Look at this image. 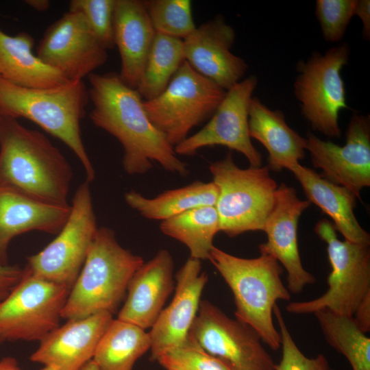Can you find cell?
I'll return each instance as SVG.
<instances>
[{
    "label": "cell",
    "mask_w": 370,
    "mask_h": 370,
    "mask_svg": "<svg viewBox=\"0 0 370 370\" xmlns=\"http://www.w3.org/2000/svg\"><path fill=\"white\" fill-rule=\"evenodd\" d=\"M273 315L279 327L282 349V359L275 365V370H332L323 354L308 358L301 352L290 334L278 304L274 306Z\"/></svg>",
    "instance_id": "e575fe53"
},
{
    "label": "cell",
    "mask_w": 370,
    "mask_h": 370,
    "mask_svg": "<svg viewBox=\"0 0 370 370\" xmlns=\"http://www.w3.org/2000/svg\"><path fill=\"white\" fill-rule=\"evenodd\" d=\"M208 260L230 287L236 306V319L252 328L273 350L281 346L273 322L279 300L289 301L291 293L281 279L283 268L268 255L243 258L214 246Z\"/></svg>",
    "instance_id": "277c9868"
},
{
    "label": "cell",
    "mask_w": 370,
    "mask_h": 370,
    "mask_svg": "<svg viewBox=\"0 0 370 370\" xmlns=\"http://www.w3.org/2000/svg\"><path fill=\"white\" fill-rule=\"evenodd\" d=\"M24 268L18 265L0 264V301L3 299L20 282Z\"/></svg>",
    "instance_id": "d590c367"
},
{
    "label": "cell",
    "mask_w": 370,
    "mask_h": 370,
    "mask_svg": "<svg viewBox=\"0 0 370 370\" xmlns=\"http://www.w3.org/2000/svg\"><path fill=\"white\" fill-rule=\"evenodd\" d=\"M0 116H1V114H0Z\"/></svg>",
    "instance_id": "7bdbcfd3"
},
{
    "label": "cell",
    "mask_w": 370,
    "mask_h": 370,
    "mask_svg": "<svg viewBox=\"0 0 370 370\" xmlns=\"http://www.w3.org/2000/svg\"><path fill=\"white\" fill-rule=\"evenodd\" d=\"M79 370H99L95 362L91 360L84 365Z\"/></svg>",
    "instance_id": "60d3db41"
},
{
    "label": "cell",
    "mask_w": 370,
    "mask_h": 370,
    "mask_svg": "<svg viewBox=\"0 0 370 370\" xmlns=\"http://www.w3.org/2000/svg\"><path fill=\"white\" fill-rule=\"evenodd\" d=\"M36 51L42 62L69 81L82 80L108 60L107 49L84 16L70 11L47 28Z\"/></svg>",
    "instance_id": "9a60e30c"
},
{
    "label": "cell",
    "mask_w": 370,
    "mask_h": 370,
    "mask_svg": "<svg viewBox=\"0 0 370 370\" xmlns=\"http://www.w3.org/2000/svg\"><path fill=\"white\" fill-rule=\"evenodd\" d=\"M145 262L122 247L113 230L99 227L82 269L72 286L62 319L106 312L112 315L125 298L128 284Z\"/></svg>",
    "instance_id": "5b68a950"
},
{
    "label": "cell",
    "mask_w": 370,
    "mask_h": 370,
    "mask_svg": "<svg viewBox=\"0 0 370 370\" xmlns=\"http://www.w3.org/2000/svg\"><path fill=\"white\" fill-rule=\"evenodd\" d=\"M40 370H56L53 367L50 366H44V367Z\"/></svg>",
    "instance_id": "b9f144b4"
},
{
    "label": "cell",
    "mask_w": 370,
    "mask_h": 370,
    "mask_svg": "<svg viewBox=\"0 0 370 370\" xmlns=\"http://www.w3.org/2000/svg\"><path fill=\"white\" fill-rule=\"evenodd\" d=\"M150 347L149 332L113 319L98 343L92 360L99 370H132Z\"/></svg>",
    "instance_id": "4316f807"
},
{
    "label": "cell",
    "mask_w": 370,
    "mask_h": 370,
    "mask_svg": "<svg viewBox=\"0 0 370 370\" xmlns=\"http://www.w3.org/2000/svg\"><path fill=\"white\" fill-rule=\"evenodd\" d=\"M188 337L229 370H275V363L249 326L201 301Z\"/></svg>",
    "instance_id": "7c38bea8"
},
{
    "label": "cell",
    "mask_w": 370,
    "mask_h": 370,
    "mask_svg": "<svg viewBox=\"0 0 370 370\" xmlns=\"http://www.w3.org/2000/svg\"><path fill=\"white\" fill-rule=\"evenodd\" d=\"M156 33L184 40L196 28L189 0L143 1Z\"/></svg>",
    "instance_id": "4dcf8cb0"
},
{
    "label": "cell",
    "mask_w": 370,
    "mask_h": 370,
    "mask_svg": "<svg viewBox=\"0 0 370 370\" xmlns=\"http://www.w3.org/2000/svg\"><path fill=\"white\" fill-rule=\"evenodd\" d=\"M93 108L90 119L116 138L123 149L122 166L130 175H143L158 163L164 170L185 176L181 160L164 136L151 123L138 92L126 85L119 73H92L88 76Z\"/></svg>",
    "instance_id": "6da1fadb"
},
{
    "label": "cell",
    "mask_w": 370,
    "mask_h": 370,
    "mask_svg": "<svg viewBox=\"0 0 370 370\" xmlns=\"http://www.w3.org/2000/svg\"><path fill=\"white\" fill-rule=\"evenodd\" d=\"M218 193L212 181H195L181 188L165 190L153 198L130 190L125 193L124 199L143 217L162 221L195 208L215 206Z\"/></svg>",
    "instance_id": "484cf974"
},
{
    "label": "cell",
    "mask_w": 370,
    "mask_h": 370,
    "mask_svg": "<svg viewBox=\"0 0 370 370\" xmlns=\"http://www.w3.org/2000/svg\"><path fill=\"white\" fill-rule=\"evenodd\" d=\"M71 164L41 132L0 116V184L40 201L67 206Z\"/></svg>",
    "instance_id": "7a4b0ae2"
},
{
    "label": "cell",
    "mask_w": 370,
    "mask_h": 370,
    "mask_svg": "<svg viewBox=\"0 0 370 370\" xmlns=\"http://www.w3.org/2000/svg\"><path fill=\"white\" fill-rule=\"evenodd\" d=\"M114 43L121 60V80L136 89L156 32L143 1L115 0Z\"/></svg>",
    "instance_id": "7402d4cb"
},
{
    "label": "cell",
    "mask_w": 370,
    "mask_h": 370,
    "mask_svg": "<svg viewBox=\"0 0 370 370\" xmlns=\"http://www.w3.org/2000/svg\"><path fill=\"white\" fill-rule=\"evenodd\" d=\"M201 269V260L190 258L176 273L174 297L149 332L151 360L186 342L208 280Z\"/></svg>",
    "instance_id": "ac0fdd59"
},
{
    "label": "cell",
    "mask_w": 370,
    "mask_h": 370,
    "mask_svg": "<svg viewBox=\"0 0 370 370\" xmlns=\"http://www.w3.org/2000/svg\"><path fill=\"white\" fill-rule=\"evenodd\" d=\"M354 15L358 16L362 24V36L366 40L370 37V1L357 0Z\"/></svg>",
    "instance_id": "74e56055"
},
{
    "label": "cell",
    "mask_w": 370,
    "mask_h": 370,
    "mask_svg": "<svg viewBox=\"0 0 370 370\" xmlns=\"http://www.w3.org/2000/svg\"><path fill=\"white\" fill-rule=\"evenodd\" d=\"M184 61L183 40L156 33L136 89L143 99L160 95Z\"/></svg>",
    "instance_id": "f1b7e54d"
},
{
    "label": "cell",
    "mask_w": 370,
    "mask_h": 370,
    "mask_svg": "<svg viewBox=\"0 0 370 370\" xmlns=\"http://www.w3.org/2000/svg\"><path fill=\"white\" fill-rule=\"evenodd\" d=\"M156 361L166 370H229L188 336L182 345L164 353Z\"/></svg>",
    "instance_id": "836d02e7"
},
{
    "label": "cell",
    "mask_w": 370,
    "mask_h": 370,
    "mask_svg": "<svg viewBox=\"0 0 370 370\" xmlns=\"http://www.w3.org/2000/svg\"><path fill=\"white\" fill-rule=\"evenodd\" d=\"M257 84L258 78L251 75L227 90L208 123L175 145V153L192 156L201 148L221 145L242 153L250 166H261V154L251 143L248 125L249 106Z\"/></svg>",
    "instance_id": "4fadbf2b"
},
{
    "label": "cell",
    "mask_w": 370,
    "mask_h": 370,
    "mask_svg": "<svg viewBox=\"0 0 370 370\" xmlns=\"http://www.w3.org/2000/svg\"><path fill=\"white\" fill-rule=\"evenodd\" d=\"M349 55L350 47L344 42L324 54L313 52L297 64L293 90L301 113L314 130L329 138L341 137L338 115L348 108L341 71Z\"/></svg>",
    "instance_id": "9c48e42d"
},
{
    "label": "cell",
    "mask_w": 370,
    "mask_h": 370,
    "mask_svg": "<svg viewBox=\"0 0 370 370\" xmlns=\"http://www.w3.org/2000/svg\"><path fill=\"white\" fill-rule=\"evenodd\" d=\"M90 100L83 80L68 81L49 88L13 84L0 77V114L34 122L60 140L82 164L86 180L91 183L96 172L84 145L80 123Z\"/></svg>",
    "instance_id": "3957f363"
},
{
    "label": "cell",
    "mask_w": 370,
    "mask_h": 370,
    "mask_svg": "<svg viewBox=\"0 0 370 370\" xmlns=\"http://www.w3.org/2000/svg\"><path fill=\"white\" fill-rule=\"evenodd\" d=\"M34 44V38L26 32L12 36L0 29V77L13 84L32 88H53L68 82L33 53Z\"/></svg>",
    "instance_id": "d4e9b609"
},
{
    "label": "cell",
    "mask_w": 370,
    "mask_h": 370,
    "mask_svg": "<svg viewBox=\"0 0 370 370\" xmlns=\"http://www.w3.org/2000/svg\"><path fill=\"white\" fill-rule=\"evenodd\" d=\"M235 38L234 28L217 16L183 40L185 60L227 91L242 80L248 69L247 62L231 51Z\"/></svg>",
    "instance_id": "e0dca14e"
},
{
    "label": "cell",
    "mask_w": 370,
    "mask_h": 370,
    "mask_svg": "<svg viewBox=\"0 0 370 370\" xmlns=\"http://www.w3.org/2000/svg\"><path fill=\"white\" fill-rule=\"evenodd\" d=\"M289 171L299 182L308 201L332 219L335 230L345 240L369 245L370 235L360 226L354 212L357 197L352 192L299 163Z\"/></svg>",
    "instance_id": "cb8c5ba5"
},
{
    "label": "cell",
    "mask_w": 370,
    "mask_h": 370,
    "mask_svg": "<svg viewBox=\"0 0 370 370\" xmlns=\"http://www.w3.org/2000/svg\"><path fill=\"white\" fill-rule=\"evenodd\" d=\"M0 370H21L16 360L7 356L0 360Z\"/></svg>",
    "instance_id": "f35d334b"
},
{
    "label": "cell",
    "mask_w": 370,
    "mask_h": 370,
    "mask_svg": "<svg viewBox=\"0 0 370 370\" xmlns=\"http://www.w3.org/2000/svg\"><path fill=\"white\" fill-rule=\"evenodd\" d=\"M115 0H72L69 11L80 13L105 49L115 46L114 12Z\"/></svg>",
    "instance_id": "1f68e13d"
},
{
    "label": "cell",
    "mask_w": 370,
    "mask_h": 370,
    "mask_svg": "<svg viewBox=\"0 0 370 370\" xmlns=\"http://www.w3.org/2000/svg\"><path fill=\"white\" fill-rule=\"evenodd\" d=\"M357 0H317L315 15L325 41L339 42L354 15Z\"/></svg>",
    "instance_id": "d6a6232c"
},
{
    "label": "cell",
    "mask_w": 370,
    "mask_h": 370,
    "mask_svg": "<svg viewBox=\"0 0 370 370\" xmlns=\"http://www.w3.org/2000/svg\"><path fill=\"white\" fill-rule=\"evenodd\" d=\"M24 270L20 282L0 301V343L40 342L60 325L71 288Z\"/></svg>",
    "instance_id": "8fae6325"
},
{
    "label": "cell",
    "mask_w": 370,
    "mask_h": 370,
    "mask_svg": "<svg viewBox=\"0 0 370 370\" xmlns=\"http://www.w3.org/2000/svg\"><path fill=\"white\" fill-rule=\"evenodd\" d=\"M306 150L312 164L325 179L342 186L360 199V191L370 186V119L354 113L341 146L323 140L311 132L306 136Z\"/></svg>",
    "instance_id": "5bb4252c"
},
{
    "label": "cell",
    "mask_w": 370,
    "mask_h": 370,
    "mask_svg": "<svg viewBox=\"0 0 370 370\" xmlns=\"http://www.w3.org/2000/svg\"><path fill=\"white\" fill-rule=\"evenodd\" d=\"M248 125L251 138L268 152L269 169L290 170L304 158L306 138L287 124L282 111L270 109L257 97L249 103Z\"/></svg>",
    "instance_id": "603a6c76"
},
{
    "label": "cell",
    "mask_w": 370,
    "mask_h": 370,
    "mask_svg": "<svg viewBox=\"0 0 370 370\" xmlns=\"http://www.w3.org/2000/svg\"><path fill=\"white\" fill-rule=\"evenodd\" d=\"M328 343L344 356L353 370H370V338L352 317L323 309L314 313Z\"/></svg>",
    "instance_id": "f546056e"
},
{
    "label": "cell",
    "mask_w": 370,
    "mask_h": 370,
    "mask_svg": "<svg viewBox=\"0 0 370 370\" xmlns=\"http://www.w3.org/2000/svg\"><path fill=\"white\" fill-rule=\"evenodd\" d=\"M25 2L29 7L39 12L46 11L50 5L48 0H27Z\"/></svg>",
    "instance_id": "ab89813d"
},
{
    "label": "cell",
    "mask_w": 370,
    "mask_h": 370,
    "mask_svg": "<svg viewBox=\"0 0 370 370\" xmlns=\"http://www.w3.org/2000/svg\"><path fill=\"white\" fill-rule=\"evenodd\" d=\"M310 205L308 200L298 197L293 187L281 184L263 229L267 241L258 245L261 255L271 256L282 264L287 273V288L294 294L316 282L314 275L302 265L297 241L299 217Z\"/></svg>",
    "instance_id": "2e32d148"
},
{
    "label": "cell",
    "mask_w": 370,
    "mask_h": 370,
    "mask_svg": "<svg viewBox=\"0 0 370 370\" xmlns=\"http://www.w3.org/2000/svg\"><path fill=\"white\" fill-rule=\"evenodd\" d=\"M161 232L184 244L191 258L208 260L216 234L220 232L215 206L195 208L161 221Z\"/></svg>",
    "instance_id": "83f0119b"
},
{
    "label": "cell",
    "mask_w": 370,
    "mask_h": 370,
    "mask_svg": "<svg viewBox=\"0 0 370 370\" xmlns=\"http://www.w3.org/2000/svg\"><path fill=\"white\" fill-rule=\"evenodd\" d=\"M109 312L68 319L40 341L30 360L56 370H79L92 360L101 336L113 319Z\"/></svg>",
    "instance_id": "d6986e66"
},
{
    "label": "cell",
    "mask_w": 370,
    "mask_h": 370,
    "mask_svg": "<svg viewBox=\"0 0 370 370\" xmlns=\"http://www.w3.org/2000/svg\"><path fill=\"white\" fill-rule=\"evenodd\" d=\"M353 319L364 333L370 330V293H367L357 306Z\"/></svg>",
    "instance_id": "8d00e7d4"
},
{
    "label": "cell",
    "mask_w": 370,
    "mask_h": 370,
    "mask_svg": "<svg viewBox=\"0 0 370 370\" xmlns=\"http://www.w3.org/2000/svg\"><path fill=\"white\" fill-rule=\"evenodd\" d=\"M90 184L85 180L77 187L69 215L56 237L27 258L25 268L31 274L71 289L99 229Z\"/></svg>",
    "instance_id": "30bf717a"
},
{
    "label": "cell",
    "mask_w": 370,
    "mask_h": 370,
    "mask_svg": "<svg viewBox=\"0 0 370 370\" xmlns=\"http://www.w3.org/2000/svg\"><path fill=\"white\" fill-rule=\"evenodd\" d=\"M70 210L71 205L45 203L0 184V264H9L8 249L14 238L31 231L57 234Z\"/></svg>",
    "instance_id": "44dd1931"
},
{
    "label": "cell",
    "mask_w": 370,
    "mask_h": 370,
    "mask_svg": "<svg viewBox=\"0 0 370 370\" xmlns=\"http://www.w3.org/2000/svg\"><path fill=\"white\" fill-rule=\"evenodd\" d=\"M174 262L167 249L160 250L132 277L118 319L143 330L151 328L174 289Z\"/></svg>",
    "instance_id": "ffe728a7"
},
{
    "label": "cell",
    "mask_w": 370,
    "mask_h": 370,
    "mask_svg": "<svg viewBox=\"0 0 370 370\" xmlns=\"http://www.w3.org/2000/svg\"><path fill=\"white\" fill-rule=\"evenodd\" d=\"M209 170L219 192L215 208L220 232L234 237L249 231H263L278 188L269 168H239L229 152L223 160L211 162Z\"/></svg>",
    "instance_id": "8992f818"
},
{
    "label": "cell",
    "mask_w": 370,
    "mask_h": 370,
    "mask_svg": "<svg viewBox=\"0 0 370 370\" xmlns=\"http://www.w3.org/2000/svg\"><path fill=\"white\" fill-rule=\"evenodd\" d=\"M314 231L327 244L332 268L328 288L316 299L290 301L286 310L292 314H306L325 309L353 317L360 302L370 293L369 245L339 240L333 224L325 219L317 223Z\"/></svg>",
    "instance_id": "52a82bcc"
},
{
    "label": "cell",
    "mask_w": 370,
    "mask_h": 370,
    "mask_svg": "<svg viewBox=\"0 0 370 370\" xmlns=\"http://www.w3.org/2000/svg\"><path fill=\"white\" fill-rule=\"evenodd\" d=\"M225 93L185 60L164 90L154 99L143 100V107L151 123L174 147L212 116Z\"/></svg>",
    "instance_id": "ba28073f"
}]
</instances>
